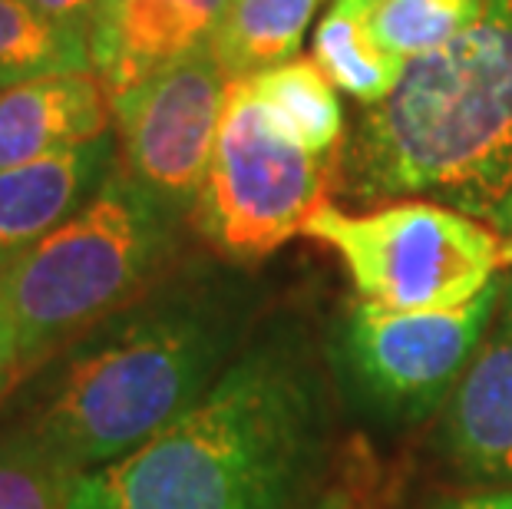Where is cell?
<instances>
[{
	"mask_svg": "<svg viewBox=\"0 0 512 509\" xmlns=\"http://www.w3.org/2000/svg\"><path fill=\"white\" fill-rule=\"evenodd\" d=\"M311 509H364L361 503L354 500L351 493H344V490H337V493H324L318 503H314Z\"/></svg>",
	"mask_w": 512,
	"mask_h": 509,
	"instance_id": "7402d4cb",
	"label": "cell"
},
{
	"mask_svg": "<svg viewBox=\"0 0 512 509\" xmlns=\"http://www.w3.org/2000/svg\"><path fill=\"white\" fill-rule=\"evenodd\" d=\"M73 473L17 430H0V509H67Z\"/></svg>",
	"mask_w": 512,
	"mask_h": 509,
	"instance_id": "ac0fdd59",
	"label": "cell"
},
{
	"mask_svg": "<svg viewBox=\"0 0 512 509\" xmlns=\"http://www.w3.org/2000/svg\"><path fill=\"white\" fill-rule=\"evenodd\" d=\"M318 4L321 0H225L209 53L228 80H252L281 67L294 60Z\"/></svg>",
	"mask_w": 512,
	"mask_h": 509,
	"instance_id": "5bb4252c",
	"label": "cell"
},
{
	"mask_svg": "<svg viewBox=\"0 0 512 509\" xmlns=\"http://www.w3.org/2000/svg\"><path fill=\"white\" fill-rule=\"evenodd\" d=\"M20 384H24V367H20V354H17V334L4 305H0V404H4Z\"/></svg>",
	"mask_w": 512,
	"mask_h": 509,
	"instance_id": "d6986e66",
	"label": "cell"
},
{
	"mask_svg": "<svg viewBox=\"0 0 512 509\" xmlns=\"http://www.w3.org/2000/svg\"><path fill=\"white\" fill-rule=\"evenodd\" d=\"M341 258L357 298L394 311H456L509 272L512 242L486 222L430 199L347 212L324 202L304 225Z\"/></svg>",
	"mask_w": 512,
	"mask_h": 509,
	"instance_id": "5b68a950",
	"label": "cell"
},
{
	"mask_svg": "<svg viewBox=\"0 0 512 509\" xmlns=\"http://www.w3.org/2000/svg\"><path fill=\"white\" fill-rule=\"evenodd\" d=\"M27 4H34L40 14L53 17L57 24L83 30V34L90 37V24H93V17L103 0H27Z\"/></svg>",
	"mask_w": 512,
	"mask_h": 509,
	"instance_id": "ffe728a7",
	"label": "cell"
},
{
	"mask_svg": "<svg viewBox=\"0 0 512 509\" xmlns=\"http://www.w3.org/2000/svg\"><path fill=\"white\" fill-rule=\"evenodd\" d=\"M261 116L278 136L321 159L344 146V110L337 86L314 60H288L248 80Z\"/></svg>",
	"mask_w": 512,
	"mask_h": 509,
	"instance_id": "4fadbf2b",
	"label": "cell"
},
{
	"mask_svg": "<svg viewBox=\"0 0 512 509\" xmlns=\"http://www.w3.org/2000/svg\"><path fill=\"white\" fill-rule=\"evenodd\" d=\"M176 222L116 166L80 212L0 268V305L14 324L24 384L159 285L176 252Z\"/></svg>",
	"mask_w": 512,
	"mask_h": 509,
	"instance_id": "277c9868",
	"label": "cell"
},
{
	"mask_svg": "<svg viewBox=\"0 0 512 509\" xmlns=\"http://www.w3.org/2000/svg\"><path fill=\"white\" fill-rule=\"evenodd\" d=\"M503 278L456 311H394L357 298L337 328V364L364 407L387 420L443 410L489 331Z\"/></svg>",
	"mask_w": 512,
	"mask_h": 509,
	"instance_id": "52a82bcc",
	"label": "cell"
},
{
	"mask_svg": "<svg viewBox=\"0 0 512 509\" xmlns=\"http://www.w3.org/2000/svg\"><path fill=\"white\" fill-rule=\"evenodd\" d=\"M63 73H93L90 37L27 0H0V90Z\"/></svg>",
	"mask_w": 512,
	"mask_h": 509,
	"instance_id": "2e32d148",
	"label": "cell"
},
{
	"mask_svg": "<svg viewBox=\"0 0 512 509\" xmlns=\"http://www.w3.org/2000/svg\"><path fill=\"white\" fill-rule=\"evenodd\" d=\"M337 159L288 143L261 116L248 80H232L192 222L228 262H258L304 232L328 202Z\"/></svg>",
	"mask_w": 512,
	"mask_h": 509,
	"instance_id": "8992f818",
	"label": "cell"
},
{
	"mask_svg": "<svg viewBox=\"0 0 512 509\" xmlns=\"http://www.w3.org/2000/svg\"><path fill=\"white\" fill-rule=\"evenodd\" d=\"M377 4L380 0H334L314 34V63L364 110L387 103L407 70V63L370 34V14Z\"/></svg>",
	"mask_w": 512,
	"mask_h": 509,
	"instance_id": "9a60e30c",
	"label": "cell"
},
{
	"mask_svg": "<svg viewBox=\"0 0 512 509\" xmlns=\"http://www.w3.org/2000/svg\"><path fill=\"white\" fill-rule=\"evenodd\" d=\"M232 80L209 47L113 100L123 172L182 219L199 202Z\"/></svg>",
	"mask_w": 512,
	"mask_h": 509,
	"instance_id": "ba28073f",
	"label": "cell"
},
{
	"mask_svg": "<svg viewBox=\"0 0 512 509\" xmlns=\"http://www.w3.org/2000/svg\"><path fill=\"white\" fill-rule=\"evenodd\" d=\"M225 0H103L90 60L110 103L189 53L209 47Z\"/></svg>",
	"mask_w": 512,
	"mask_h": 509,
	"instance_id": "30bf717a",
	"label": "cell"
},
{
	"mask_svg": "<svg viewBox=\"0 0 512 509\" xmlns=\"http://www.w3.org/2000/svg\"><path fill=\"white\" fill-rule=\"evenodd\" d=\"M116 169V139L63 149L24 166L0 169V268L60 229Z\"/></svg>",
	"mask_w": 512,
	"mask_h": 509,
	"instance_id": "8fae6325",
	"label": "cell"
},
{
	"mask_svg": "<svg viewBox=\"0 0 512 509\" xmlns=\"http://www.w3.org/2000/svg\"><path fill=\"white\" fill-rule=\"evenodd\" d=\"M433 509H512V486H483V490L450 496Z\"/></svg>",
	"mask_w": 512,
	"mask_h": 509,
	"instance_id": "44dd1931",
	"label": "cell"
},
{
	"mask_svg": "<svg viewBox=\"0 0 512 509\" xmlns=\"http://www.w3.org/2000/svg\"><path fill=\"white\" fill-rule=\"evenodd\" d=\"M483 0H380L370 14V34L403 63L423 60L466 34Z\"/></svg>",
	"mask_w": 512,
	"mask_h": 509,
	"instance_id": "e0dca14e",
	"label": "cell"
},
{
	"mask_svg": "<svg viewBox=\"0 0 512 509\" xmlns=\"http://www.w3.org/2000/svg\"><path fill=\"white\" fill-rule=\"evenodd\" d=\"M440 457L479 486H512V268L489 331L440 410Z\"/></svg>",
	"mask_w": 512,
	"mask_h": 509,
	"instance_id": "9c48e42d",
	"label": "cell"
},
{
	"mask_svg": "<svg viewBox=\"0 0 512 509\" xmlns=\"http://www.w3.org/2000/svg\"><path fill=\"white\" fill-rule=\"evenodd\" d=\"M113 103L96 73H63L0 90V169L110 133Z\"/></svg>",
	"mask_w": 512,
	"mask_h": 509,
	"instance_id": "7c38bea8",
	"label": "cell"
},
{
	"mask_svg": "<svg viewBox=\"0 0 512 509\" xmlns=\"http://www.w3.org/2000/svg\"><path fill=\"white\" fill-rule=\"evenodd\" d=\"M337 179L357 202H443L512 242V0H483L466 34L407 63L344 139Z\"/></svg>",
	"mask_w": 512,
	"mask_h": 509,
	"instance_id": "3957f363",
	"label": "cell"
},
{
	"mask_svg": "<svg viewBox=\"0 0 512 509\" xmlns=\"http://www.w3.org/2000/svg\"><path fill=\"white\" fill-rule=\"evenodd\" d=\"M248 321L242 288L159 281L47 364L10 430L67 473L106 467L185 414L235 361Z\"/></svg>",
	"mask_w": 512,
	"mask_h": 509,
	"instance_id": "6da1fadb",
	"label": "cell"
},
{
	"mask_svg": "<svg viewBox=\"0 0 512 509\" xmlns=\"http://www.w3.org/2000/svg\"><path fill=\"white\" fill-rule=\"evenodd\" d=\"M324 443L314 367L291 341L242 351L143 447L76 473L67 509H285Z\"/></svg>",
	"mask_w": 512,
	"mask_h": 509,
	"instance_id": "7a4b0ae2",
	"label": "cell"
}]
</instances>
